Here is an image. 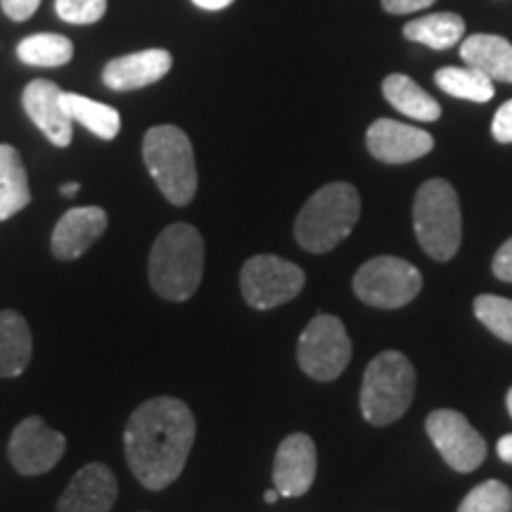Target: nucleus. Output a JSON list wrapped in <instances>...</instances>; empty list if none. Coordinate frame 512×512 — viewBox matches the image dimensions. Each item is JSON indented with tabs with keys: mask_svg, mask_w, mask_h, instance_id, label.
Masks as SVG:
<instances>
[{
	"mask_svg": "<svg viewBox=\"0 0 512 512\" xmlns=\"http://www.w3.org/2000/svg\"><path fill=\"white\" fill-rule=\"evenodd\" d=\"M79 190H81V185H79V183H64L62 188H60V192H62L64 197H74L76 192H79Z\"/></svg>",
	"mask_w": 512,
	"mask_h": 512,
	"instance_id": "35",
	"label": "nucleus"
},
{
	"mask_svg": "<svg viewBox=\"0 0 512 512\" xmlns=\"http://www.w3.org/2000/svg\"><path fill=\"white\" fill-rule=\"evenodd\" d=\"M143 159L152 181L176 207L195 200L197 166L190 138L178 126H155L143 138Z\"/></svg>",
	"mask_w": 512,
	"mask_h": 512,
	"instance_id": "4",
	"label": "nucleus"
},
{
	"mask_svg": "<svg viewBox=\"0 0 512 512\" xmlns=\"http://www.w3.org/2000/svg\"><path fill=\"white\" fill-rule=\"evenodd\" d=\"M361 216V197L351 183H330L313 192L294 223V238L306 252L325 254L342 245Z\"/></svg>",
	"mask_w": 512,
	"mask_h": 512,
	"instance_id": "3",
	"label": "nucleus"
},
{
	"mask_svg": "<svg viewBox=\"0 0 512 512\" xmlns=\"http://www.w3.org/2000/svg\"><path fill=\"white\" fill-rule=\"evenodd\" d=\"M62 88L53 81L36 79L31 81L22 93L24 112L29 119L41 128L43 136L57 147H67L72 143V124L74 121L67 117L62 110Z\"/></svg>",
	"mask_w": 512,
	"mask_h": 512,
	"instance_id": "16",
	"label": "nucleus"
},
{
	"mask_svg": "<svg viewBox=\"0 0 512 512\" xmlns=\"http://www.w3.org/2000/svg\"><path fill=\"white\" fill-rule=\"evenodd\" d=\"M31 202L29 176L22 155L12 145H0V221H8Z\"/></svg>",
	"mask_w": 512,
	"mask_h": 512,
	"instance_id": "20",
	"label": "nucleus"
},
{
	"mask_svg": "<svg viewBox=\"0 0 512 512\" xmlns=\"http://www.w3.org/2000/svg\"><path fill=\"white\" fill-rule=\"evenodd\" d=\"M304 283L306 275L302 268L273 254L252 256L240 271L242 297L259 311L292 302L304 290Z\"/></svg>",
	"mask_w": 512,
	"mask_h": 512,
	"instance_id": "9",
	"label": "nucleus"
},
{
	"mask_svg": "<svg viewBox=\"0 0 512 512\" xmlns=\"http://www.w3.org/2000/svg\"><path fill=\"white\" fill-rule=\"evenodd\" d=\"M496 451H498V458H501L503 463L512 465V434H505V437H501V441H498V446H496Z\"/></svg>",
	"mask_w": 512,
	"mask_h": 512,
	"instance_id": "34",
	"label": "nucleus"
},
{
	"mask_svg": "<svg viewBox=\"0 0 512 512\" xmlns=\"http://www.w3.org/2000/svg\"><path fill=\"white\" fill-rule=\"evenodd\" d=\"M107 230V214L100 207H76L57 221L53 230V254L62 261H74L83 256L88 247L102 238Z\"/></svg>",
	"mask_w": 512,
	"mask_h": 512,
	"instance_id": "17",
	"label": "nucleus"
},
{
	"mask_svg": "<svg viewBox=\"0 0 512 512\" xmlns=\"http://www.w3.org/2000/svg\"><path fill=\"white\" fill-rule=\"evenodd\" d=\"M67 439L62 432L50 430L38 415L22 420L10 434L8 458L19 475L34 477L53 470L64 456Z\"/></svg>",
	"mask_w": 512,
	"mask_h": 512,
	"instance_id": "11",
	"label": "nucleus"
},
{
	"mask_svg": "<svg viewBox=\"0 0 512 512\" xmlns=\"http://www.w3.org/2000/svg\"><path fill=\"white\" fill-rule=\"evenodd\" d=\"M192 3H195L197 8H202V10L216 12V10H226V8H230V5H233L235 0H192Z\"/></svg>",
	"mask_w": 512,
	"mask_h": 512,
	"instance_id": "33",
	"label": "nucleus"
},
{
	"mask_svg": "<svg viewBox=\"0 0 512 512\" xmlns=\"http://www.w3.org/2000/svg\"><path fill=\"white\" fill-rule=\"evenodd\" d=\"M413 226L418 242L432 259H453L463 235L460 204L453 185L444 178H432L418 190L413 202Z\"/></svg>",
	"mask_w": 512,
	"mask_h": 512,
	"instance_id": "6",
	"label": "nucleus"
},
{
	"mask_svg": "<svg viewBox=\"0 0 512 512\" xmlns=\"http://www.w3.org/2000/svg\"><path fill=\"white\" fill-rule=\"evenodd\" d=\"M434 0H382L384 10L392 15H411V12L430 8Z\"/></svg>",
	"mask_w": 512,
	"mask_h": 512,
	"instance_id": "32",
	"label": "nucleus"
},
{
	"mask_svg": "<svg viewBox=\"0 0 512 512\" xmlns=\"http://www.w3.org/2000/svg\"><path fill=\"white\" fill-rule=\"evenodd\" d=\"M425 427L441 458L456 472H475L484 463L486 441L463 413L441 408L430 413Z\"/></svg>",
	"mask_w": 512,
	"mask_h": 512,
	"instance_id": "10",
	"label": "nucleus"
},
{
	"mask_svg": "<svg viewBox=\"0 0 512 512\" xmlns=\"http://www.w3.org/2000/svg\"><path fill=\"white\" fill-rule=\"evenodd\" d=\"M475 316L482 320L498 339L512 344V299L482 294L475 299Z\"/></svg>",
	"mask_w": 512,
	"mask_h": 512,
	"instance_id": "26",
	"label": "nucleus"
},
{
	"mask_svg": "<svg viewBox=\"0 0 512 512\" xmlns=\"http://www.w3.org/2000/svg\"><path fill=\"white\" fill-rule=\"evenodd\" d=\"M368 150L384 164H408L432 152L434 138L422 128L401 124L394 119H377L368 128Z\"/></svg>",
	"mask_w": 512,
	"mask_h": 512,
	"instance_id": "13",
	"label": "nucleus"
},
{
	"mask_svg": "<svg viewBox=\"0 0 512 512\" xmlns=\"http://www.w3.org/2000/svg\"><path fill=\"white\" fill-rule=\"evenodd\" d=\"M420 290V271L399 256H377L354 275L356 297L375 309H401L411 304Z\"/></svg>",
	"mask_w": 512,
	"mask_h": 512,
	"instance_id": "7",
	"label": "nucleus"
},
{
	"mask_svg": "<svg viewBox=\"0 0 512 512\" xmlns=\"http://www.w3.org/2000/svg\"><path fill=\"white\" fill-rule=\"evenodd\" d=\"M31 330L17 311H0V377H17L31 361Z\"/></svg>",
	"mask_w": 512,
	"mask_h": 512,
	"instance_id": "19",
	"label": "nucleus"
},
{
	"mask_svg": "<svg viewBox=\"0 0 512 512\" xmlns=\"http://www.w3.org/2000/svg\"><path fill=\"white\" fill-rule=\"evenodd\" d=\"M494 275L505 283H512V238L494 256Z\"/></svg>",
	"mask_w": 512,
	"mask_h": 512,
	"instance_id": "31",
	"label": "nucleus"
},
{
	"mask_svg": "<svg viewBox=\"0 0 512 512\" xmlns=\"http://www.w3.org/2000/svg\"><path fill=\"white\" fill-rule=\"evenodd\" d=\"M316 444L309 434H290L280 441L273 463V484L280 496H304L316 479Z\"/></svg>",
	"mask_w": 512,
	"mask_h": 512,
	"instance_id": "12",
	"label": "nucleus"
},
{
	"mask_svg": "<svg viewBox=\"0 0 512 512\" xmlns=\"http://www.w3.org/2000/svg\"><path fill=\"white\" fill-rule=\"evenodd\" d=\"M384 98L389 100V105L394 110H399L406 117L418 119V121H437L441 117L439 102L432 98L430 93L422 91L411 76L406 74H392L387 76L382 83Z\"/></svg>",
	"mask_w": 512,
	"mask_h": 512,
	"instance_id": "21",
	"label": "nucleus"
},
{
	"mask_svg": "<svg viewBox=\"0 0 512 512\" xmlns=\"http://www.w3.org/2000/svg\"><path fill=\"white\" fill-rule=\"evenodd\" d=\"M17 57L29 67H62L74 57V43L62 34H34L19 43Z\"/></svg>",
	"mask_w": 512,
	"mask_h": 512,
	"instance_id": "25",
	"label": "nucleus"
},
{
	"mask_svg": "<svg viewBox=\"0 0 512 512\" xmlns=\"http://www.w3.org/2000/svg\"><path fill=\"white\" fill-rule=\"evenodd\" d=\"M266 503H275V501H278V498H280V494H278V489H271V491H266Z\"/></svg>",
	"mask_w": 512,
	"mask_h": 512,
	"instance_id": "36",
	"label": "nucleus"
},
{
	"mask_svg": "<svg viewBox=\"0 0 512 512\" xmlns=\"http://www.w3.org/2000/svg\"><path fill=\"white\" fill-rule=\"evenodd\" d=\"M117 477L102 463H91L76 472L55 512H110L117 503Z\"/></svg>",
	"mask_w": 512,
	"mask_h": 512,
	"instance_id": "15",
	"label": "nucleus"
},
{
	"mask_svg": "<svg viewBox=\"0 0 512 512\" xmlns=\"http://www.w3.org/2000/svg\"><path fill=\"white\" fill-rule=\"evenodd\" d=\"M62 110L72 121H79L88 131L102 140H114L119 136L121 117L110 105H102L79 93H62Z\"/></svg>",
	"mask_w": 512,
	"mask_h": 512,
	"instance_id": "23",
	"label": "nucleus"
},
{
	"mask_svg": "<svg viewBox=\"0 0 512 512\" xmlns=\"http://www.w3.org/2000/svg\"><path fill=\"white\" fill-rule=\"evenodd\" d=\"M415 396V370L399 351H382L366 368L361 411L370 425L384 427L399 420Z\"/></svg>",
	"mask_w": 512,
	"mask_h": 512,
	"instance_id": "5",
	"label": "nucleus"
},
{
	"mask_svg": "<svg viewBox=\"0 0 512 512\" xmlns=\"http://www.w3.org/2000/svg\"><path fill=\"white\" fill-rule=\"evenodd\" d=\"M204 242L200 230L188 223H174L159 233L150 252L147 275L162 299L185 302L202 283Z\"/></svg>",
	"mask_w": 512,
	"mask_h": 512,
	"instance_id": "2",
	"label": "nucleus"
},
{
	"mask_svg": "<svg viewBox=\"0 0 512 512\" xmlns=\"http://www.w3.org/2000/svg\"><path fill=\"white\" fill-rule=\"evenodd\" d=\"M491 133L498 143H512V100L505 102L496 112L494 121H491Z\"/></svg>",
	"mask_w": 512,
	"mask_h": 512,
	"instance_id": "29",
	"label": "nucleus"
},
{
	"mask_svg": "<svg viewBox=\"0 0 512 512\" xmlns=\"http://www.w3.org/2000/svg\"><path fill=\"white\" fill-rule=\"evenodd\" d=\"M441 91L460 100L489 102L494 98V81L472 67H444L434 74Z\"/></svg>",
	"mask_w": 512,
	"mask_h": 512,
	"instance_id": "24",
	"label": "nucleus"
},
{
	"mask_svg": "<svg viewBox=\"0 0 512 512\" xmlns=\"http://www.w3.org/2000/svg\"><path fill=\"white\" fill-rule=\"evenodd\" d=\"M508 411H510V415H512V389L508 392Z\"/></svg>",
	"mask_w": 512,
	"mask_h": 512,
	"instance_id": "37",
	"label": "nucleus"
},
{
	"mask_svg": "<svg viewBox=\"0 0 512 512\" xmlns=\"http://www.w3.org/2000/svg\"><path fill=\"white\" fill-rule=\"evenodd\" d=\"M3 3V12L15 22H27L41 5V0H0Z\"/></svg>",
	"mask_w": 512,
	"mask_h": 512,
	"instance_id": "30",
	"label": "nucleus"
},
{
	"mask_svg": "<svg viewBox=\"0 0 512 512\" xmlns=\"http://www.w3.org/2000/svg\"><path fill=\"white\" fill-rule=\"evenodd\" d=\"M403 36L408 41L422 43V46L432 50H448L463 41L465 19L453 15V12H437V15H427L408 22L403 27Z\"/></svg>",
	"mask_w": 512,
	"mask_h": 512,
	"instance_id": "22",
	"label": "nucleus"
},
{
	"mask_svg": "<svg viewBox=\"0 0 512 512\" xmlns=\"http://www.w3.org/2000/svg\"><path fill=\"white\" fill-rule=\"evenodd\" d=\"M195 441V415L174 396H157L133 411L124 430L131 472L145 489L162 491L181 477Z\"/></svg>",
	"mask_w": 512,
	"mask_h": 512,
	"instance_id": "1",
	"label": "nucleus"
},
{
	"mask_svg": "<svg viewBox=\"0 0 512 512\" xmlns=\"http://www.w3.org/2000/svg\"><path fill=\"white\" fill-rule=\"evenodd\" d=\"M458 512H512V491L503 482L489 479L465 496Z\"/></svg>",
	"mask_w": 512,
	"mask_h": 512,
	"instance_id": "27",
	"label": "nucleus"
},
{
	"mask_svg": "<svg viewBox=\"0 0 512 512\" xmlns=\"http://www.w3.org/2000/svg\"><path fill=\"white\" fill-rule=\"evenodd\" d=\"M460 57L491 81L512 83V43L503 36L475 34L460 43Z\"/></svg>",
	"mask_w": 512,
	"mask_h": 512,
	"instance_id": "18",
	"label": "nucleus"
},
{
	"mask_svg": "<svg viewBox=\"0 0 512 512\" xmlns=\"http://www.w3.org/2000/svg\"><path fill=\"white\" fill-rule=\"evenodd\" d=\"M171 67H174V57L169 50L147 48L107 62L102 69V81L107 88L119 93L138 91V88L162 81L171 72Z\"/></svg>",
	"mask_w": 512,
	"mask_h": 512,
	"instance_id": "14",
	"label": "nucleus"
},
{
	"mask_svg": "<svg viewBox=\"0 0 512 512\" xmlns=\"http://www.w3.org/2000/svg\"><path fill=\"white\" fill-rule=\"evenodd\" d=\"M297 361L313 380H337L351 361V339L342 320L325 313L313 318L299 337Z\"/></svg>",
	"mask_w": 512,
	"mask_h": 512,
	"instance_id": "8",
	"label": "nucleus"
},
{
	"mask_svg": "<svg viewBox=\"0 0 512 512\" xmlns=\"http://www.w3.org/2000/svg\"><path fill=\"white\" fill-rule=\"evenodd\" d=\"M55 12L67 24H95L105 17L107 0H55Z\"/></svg>",
	"mask_w": 512,
	"mask_h": 512,
	"instance_id": "28",
	"label": "nucleus"
}]
</instances>
